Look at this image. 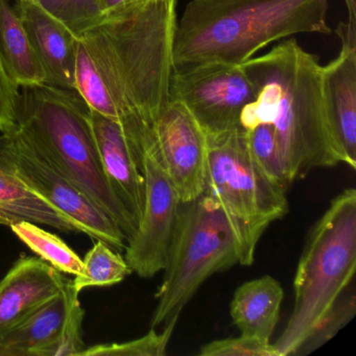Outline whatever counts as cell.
<instances>
[{
  "instance_id": "cell-1",
  "label": "cell",
  "mask_w": 356,
  "mask_h": 356,
  "mask_svg": "<svg viewBox=\"0 0 356 356\" xmlns=\"http://www.w3.org/2000/svg\"><path fill=\"white\" fill-rule=\"evenodd\" d=\"M256 89L250 103L256 127L272 124L289 183L310 170L341 163L322 90V65L295 38L241 64Z\"/></svg>"
},
{
  "instance_id": "cell-2",
  "label": "cell",
  "mask_w": 356,
  "mask_h": 356,
  "mask_svg": "<svg viewBox=\"0 0 356 356\" xmlns=\"http://www.w3.org/2000/svg\"><path fill=\"white\" fill-rule=\"evenodd\" d=\"M328 0H191L177 22L174 70L241 65L270 43L331 33Z\"/></svg>"
},
{
  "instance_id": "cell-3",
  "label": "cell",
  "mask_w": 356,
  "mask_h": 356,
  "mask_svg": "<svg viewBox=\"0 0 356 356\" xmlns=\"http://www.w3.org/2000/svg\"><path fill=\"white\" fill-rule=\"evenodd\" d=\"M177 0H145L83 35L120 110L153 126L170 103Z\"/></svg>"
},
{
  "instance_id": "cell-4",
  "label": "cell",
  "mask_w": 356,
  "mask_h": 356,
  "mask_svg": "<svg viewBox=\"0 0 356 356\" xmlns=\"http://www.w3.org/2000/svg\"><path fill=\"white\" fill-rule=\"evenodd\" d=\"M17 128L118 225L128 243L137 222L106 178L91 109L80 93L47 84L20 87Z\"/></svg>"
},
{
  "instance_id": "cell-5",
  "label": "cell",
  "mask_w": 356,
  "mask_h": 356,
  "mask_svg": "<svg viewBox=\"0 0 356 356\" xmlns=\"http://www.w3.org/2000/svg\"><path fill=\"white\" fill-rule=\"evenodd\" d=\"M356 268V191L331 201L308 234L293 279V312L274 345L279 356L293 355L343 289Z\"/></svg>"
},
{
  "instance_id": "cell-6",
  "label": "cell",
  "mask_w": 356,
  "mask_h": 356,
  "mask_svg": "<svg viewBox=\"0 0 356 356\" xmlns=\"http://www.w3.org/2000/svg\"><path fill=\"white\" fill-rule=\"evenodd\" d=\"M237 264L236 238L218 202L203 193L181 203L151 328L178 321L208 278Z\"/></svg>"
},
{
  "instance_id": "cell-7",
  "label": "cell",
  "mask_w": 356,
  "mask_h": 356,
  "mask_svg": "<svg viewBox=\"0 0 356 356\" xmlns=\"http://www.w3.org/2000/svg\"><path fill=\"white\" fill-rule=\"evenodd\" d=\"M207 138L204 193L224 211L236 238L239 264L251 266L264 231L289 211L286 191L260 170L243 128Z\"/></svg>"
},
{
  "instance_id": "cell-8",
  "label": "cell",
  "mask_w": 356,
  "mask_h": 356,
  "mask_svg": "<svg viewBox=\"0 0 356 356\" xmlns=\"http://www.w3.org/2000/svg\"><path fill=\"white\" fill-rule=\"evenodd\" d=\"M133 147L145 178V205L124 258L133 273L152 278L165 268L181 200L162 163L151 124L143 127Z\"/></svg>"
},
{
  "instance_id": "cell-9",
  "label": "cell",
  "mask_w": 356,
  "mask_h": 356,
  "mask_svg": "<svg viewBox=\"0 0 356 356\" xmlns=\"http://www.w3.org/2000/svg\"><path fill=\"white\" fill-rule=\"evenodd\" d=\"M256 89L241 65L205 63L174 70L170 101L180 102L207 136L241 128L245 106L256 99Z\"/></svg>"
},
{
  "instance_id": "cell-10",
  "label": "cell",
  "mask_w": 356,
  "mask_h": 356,
  "mask_svg": "<svg viewBox=\"0 0 356 356\" xmlns=\"http://www.w3.org/2000/svg\"><path fill=\"white\" fill-rule=\"evenodd\" d=\"M18 174L37 193L72 218L82 233L124 251L127 238L118 225L70 180L19 129L9 133Z\"/></svg>"
},
{
  "instance_id": "cell-11",
  "label": "cell",
  "mask_w": 356,
  "mask_h": 356,
  "mask_svg": "<svg viewBox=\"0 0 356 356\" xmlns=\"http://www.w3.org/2000/svg\"><path fill=\"white\" fill-rule=\"evenodd\" d=\"M152 127L162 163L181 203L203 195L208 138L193 114L180 102L170 101Z\"/></svg>"
},
{
  "instance_id": "cell-12",
  "label": "cell",
  "mask_w": 356,
  "mask_h": 356,
  "mask_svg": "<svg viewBox=\"0 0 356 356\" xmlns=\"http://www.w3.org/2000/svg\"><path fill=\"white\" fill-rule=\"evenodd\" d=\"M339 57L322 66V90L329 130L339 162L356 168V29L341 22Z\"/></svg>"
},
{
  "instance_id": "cell-13",
  "label": "cell",
  "mask_w": 356,
  "mask_h": 356,
  "mask_svg": "<svg viewBox=\"0 0 356 356\" xmlns=\"http://www.w3.org/2000/svg\"><path fill=\"white\" fill-rule=\"evenodd\" d=\"M15 5L44 70L47 84L74 90L79 38L34 0H16Z\"/></svg>"
},
{
  "instance_id": "cell-14",
  "label": "cell",
  "mask_w": 356,
  "mask_h": 356,
  "mask_svg": "<svg viewBox=\"0 0 356 356\" xmlns=\"http://www.w3.org/2000/svg\"><path fill=\"white\" fill-rule=\"evenodd\" d=\"M93 132L106 178L138 226L145 205V178L120 122L91 110Z\"/></svg>"
},
{
  "instance_id": "cell-15",
  "label": "cell",
  "mask_w": 356,
  "mask_h": 356,
  "mask_svg": "<svg viewBox=\"0 0 356 356\" xmlns=\"http://www.w3.org/2000/svg\"><path fill=\"white\" fill-rule=\"evenodd\" d=\"M64 277L41 258L22 256L0 280V334L57 296Z\"/></svg>"
},
{
  "instance_id": "cell-16",
  "label": "cell",
  "mask_w": 356,
  "mask_h": 356,
  "mask_svg": "<svg viewBox=\"0 0 356 356\" xmlns=\"http://www.w3.org/2000/svg\"><path fill=\"white\" fill-rule=\"evenodd\" d=\"M19 222L43 225L60 232L82 233L72 218L22 180L12 155L11 137L7 133L0 135V225L10 227Z\"/></svg>"
},
{
  "instance_id": "cell-17",
  "label": "cell",
  "mask_w": 356,
  "mask_h": 356,
  "mask_svg": "<svg viewBox=\"0 0 356 356\" xmlns=\"http://www.w3.org/2000/svg\"><path fill=\"white\" fill-rule=\"evenodd\" d=\"M67 280V277H64L61 291L53 299L0 334V356H47L65 320Z\"/></svg>"
},
{
  "instance_id": "cell-18",
  "label": "cell",
  "mask_w": 356,
  "mask_h": 356,
  "mask_svg": "<svg viewBox=\"0 0 356 356\" xmlns=\"http://www.w3.org/2000/svg\"><path fill=\"white\" fill-rule=\"evenodd\" d=\"M284 291L270 275L248 281L233 295L230 314L241 334L270 341L280 318Z\"/></svg>"
},
{
  "instance_id": "cell-19",
  "label": "cell",
  "mask_w": 356,
  "mask_h": 356,
  "mask_svg": "<svg viewBox=\"0 0 356 356\" xmlns=\"http://www.w3.org/2000/svg\"><path fill=\"white\" fill-rule=\"evenodd\" d=\"M0 59L19 87L47 84L44 70L11 0H0Z\"/></svg>"
},
{
  "instance_id": "cell-20",
  "label": "cell",
  "mask_w": 356,
  "mask_h": 356,
  "mask_svg": "<svg viewBox=\"0 0 356 356\" xmlns=\"http://www.w3.org/2000/svg\"><path fill=\"white\" fill-rule=\"evenodd\" d=\"M10 228L22 243L56 270L74 276L82 272L83 260L80 256L57 235L31 222H16Z\"/></svg>"
},
{
  "instance_id": "cell-21",
  "label": "cell",
  "mask_w": 356,
  "mask_h": 356,
  "mask_svg": "<svg viewBox=\"0 0 356 356\" xmlns=\"http://www.w3.org/2000/svg\"><path fill=\"white\" fill-rule=\"evenodd\" d=\"M74 90L80 93L92 111L120 122V110L107 81L82 39H79Z\"/></svg>"
},
{
  "instance_id": "cell-22",
  "label": "cell",
  "mask_w": 356,
  "mask_h": 356,
  "mask_svg": "<svg viewBox=\"0 0 356 356\" xmlns=\"http://www.w3.org/2000/svg\"><path fill=\"white\" fill-rule=\"evenodd\" d=\"M132 273L120 252L112 249L104 241H97L85 256L82 272L72 283L80 293L87 287L118 284Z\"/></svg>"
},
{
  "instance_id": "cell-23",
  "label": "cell",
  "mask_w": 356,
  "mask_h": 356,
  "mask_svg": "<svg viewBox=\"0 0 356 356\" xmlns=\"http://www.w3.org/2000/svg\"><path fill=\"white\" fill-rule=\"evenodd\" d=\"M356 314V291L352 281L327 310L293 355H307L330 341Z\"/></svg>"
},
{
  "instance_id": "cell-24",
  "label": "cell",
  "mask_w": 356,
  "mask_h": 356,
  "mask_svg": "<svg viewBox=\"0 0 356 356\" xmlns=\"http://www.w3.org/2000/svg\"><path fill=\"white\" fill-rule=\"evenodd\" d=\"M248 147L260 170L275 184L287 191L289 183L281 159L274 128L270 124H261L251 131H245Z\"/></svg>"
},
{
  "instance_id": "cell-25",
  "label": "cell",
  "mask_w": 356,
  "mask_h": 356,
  "mask_svg": "<svg viewBox=\"0 0 356 356\" xmlns=\"http://www.w3.org/2000/svg\"><path fill=\"white\" fill-rule=\"evenodd\" d=\"M80 39L103 22L99 0H35Z\"/></svg>"
},
{
  "instance_id": "cell-26",
  "label": "cell",
  "mask_w": 356,
  "mask_h": 356,
  "mask_svg": "<svg viewBox=\"0 0 356 356\" xmlns=\"http://www.w3.org/2000/svg\"><path fill=\"white\" fill-rule=\"evenodd\" d=\"M178 321L164 325L162 332L151 328L149 333L133 341L124 343H105L85 348L79 356H162L174 333Z\"/></svg>"
},
{
  "instance_id": "cell-27",
  "label": "cell",
  "mask_w": 356,
  "mask_h": 356,
  "mask_svg": "<svg viewBox=\"0 0 356 356\" xmlns=\"http://www.w3.org/2000/svg\"><path fill=\"white\" fill-rule=\"evenodd\" d=\"M67 291V312L63 327L57 341L49 348L47 356H79L85 349L82 339V323L85 312L79 301V291L74 289L72 280L66 283Z\"/></svg>"
},
{
  "instance_id": "cell-28",
  "label": "cell",
  "mask_w": 356,
  "mask_h": 356,
  "mask_svg": "<svg viewBox=\"0 0 356 356\" xmlns=\"http://www.w3.org/2000/svg\"><path fill=\"white\" fill-rule=\"evenodd\" d=\"M201 356H279L270 341L241 334L238 337L216 339L202 346Z\"/></svg>"
},
{
  "instance_id": "cell-29",
  "label": "cell",
  "mask_w": 356,
  "mask_h": 356,
  "mask_svg": "<svg viewBox=\"0 0 356 356\" xmlns=\"http://www.w3.org/2000/svg\"><path fill=\"white\" fill-rule=\"evenodd\" d=\"M20 87L10 76L0 59V133L7 134L17 129V109Z\"/></svg>"
},
{
  "instance_id": "cell-30",
  "label": "cell",
  "mask_w": 356,
  "mask_h": 356,
  "mask_svg": "<svg viewBox=\"0 0 356 356\" xmlns=\"http://www.w3.org/2000/svg\"><path fill=\"white\" fill-rule=\"evenodd\" d=\"M145 0H99L103 22L115 17L126 10L143 3Z\"/></svg>"
},
{
  "instance_id": "cell-31",
  "label": "cell",
  "mask_w": 356,
  "mask_h": 356,
  "mask_svg": "<svg viewBox=\"0 0 356 356\" xmlns=\"http://www.w3.org/2000/svg\"><path fill=\"white\" fill-rule=\"evenodd\" d=\"M348 10V22L346 24L356 28V0H343Z\"/></svg>"
},
{
  "instance_id": "cell-32",
  "label": "cell",
  "mask_w": 356,
  "mask_h": 356,
  "mask_svg": "<svg viewBox=\"0 0 356 356\" xmlns=\"http://www.w3.org/2000/svg\"><path fill=\"white\" fill-rule=\"evenodd\" d=\"M34 1H35V0H34Z\"/></svg>"
}]
</instances>
